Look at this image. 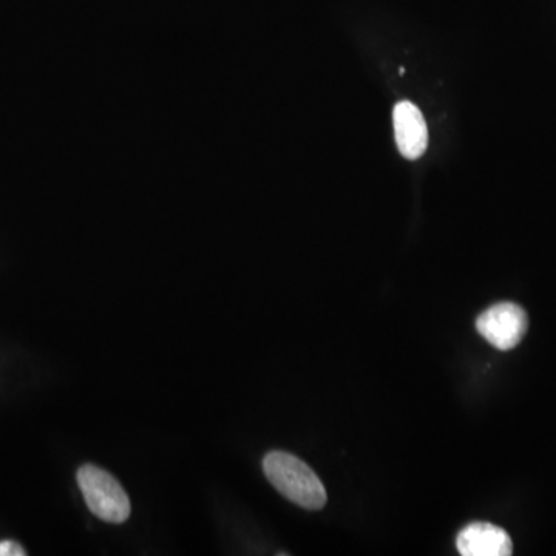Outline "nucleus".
Wrapping results in <instances>:
<instances>
[{
	"label": "nucleus",
	"instance_id": "1",
	"mask_svg": "<svg viewBox=\"0 0 556 556\" xmlns=\"http://www.w3.org/2000/svg\"><path fill=\"white\" fill-rule=\"evenodd\" d=\"M266 478L286 499L306 510H322L328 496L308 464L286 451H271L263 461Z\"/></svg>",
	"mask_w": 556,
	"mask_h": 556
},
{
	"label": "nucleus",
	"instance_id": "2",
	"mask_svg": "<svg viewBox=\"0 0 556 556\" xmlns=\"http://www.w3.org/2000/svg\"><path fill=\"white\" fill-rule=\"evenodd\" d=\"M78 485L90 512L104 523L123 524L132 507L123 485L106 470L85 464L78 470Z\"/></svg>",
	"mask_w": 556,
	"mask_h": 556
},
{
	"label": "nucleus",
	"instance_id": "3",
	"mask_svg": "<svg viewBox=\"0 0 556 556\" xmlns=\"http://www.w3.org/2000/svg\"><path fill=\"white\" fill-rule=\"evenodd\" d=\"M529 319L526 311L516 303L504 302L482 312L476 320L479 334L496 350H513L526 334Z\"/></svg>",
	"mask_w": 556,
	"mask_h": 556
},
{
	"label": "nucleus",
	"instance_id": "4",
	"mask_svg": "<svg viewBox=\"0 0 556 556\" xmlns=\"http://www.w3.org/2000/svg\"><path fill=\"white\" fill-rule=\"evenodd\" d=\"M394 136L397 147L407 160H417L428 146V129L421 110L413 102H397L393 110Z\"/></svg>",
	"mask_w": 556,
	"mask_h": 556
},
{
	"label": "nucleus",
	"instance_id": "5",
	"mask_svg": "<svg viewBox=\"0 0 556 556\" xmlns=\"http://www.w3.org/2000/svg\"><path fill=\"white\" fill-rule=\"evenodd\" d=\"M456 546L462 556H509L513 553L509 533L489 523H473L462 529Z\"/></svg>",
	"mask_w": 556,
	"mask_h": 556
},
{
	"label": "nucleus",
	"instance_id": "6",
	"mask_svg": "<svg viewBox=\"0 0 556 556\" xmlns=\"http://www.w3.org/2000/svg\"><path fill=\"white\" fill-rule=\"evenodd\" d=\"M24 547L17 544L16 541L5 540L0 541V556H25Z\"/></svg>",
	"mask_w": 556,
	"mask_h": 556
}]
</instances>
